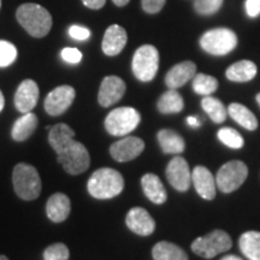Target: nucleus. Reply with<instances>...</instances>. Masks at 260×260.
<instances>
[{
  "mask_svg": "<svg viewBox=\"0 0 260 260\" xmlns=\"http://www.w3.org/2000/svg\"><path fill=\"white\" fill-rule=\"evenodd\" d=\"M124 178L115 169L102 168L93 172L87 183L88 193L100 200L112 199L122 193Z\"/></svg>",
  "mask_w": 260,
  "mask_h": 260,
  "instance_id": "nucleus-1",
  "label": "nucleus"
},
{
  "mask_svg": "<svg viewBox=\"0 0 260 260\" xmlns=\"http://www.w3.org/2000/svg\"><path fill=\"white\" fill-rule=\"evenodd\" d=\"M18 23L28 31L32 38H44L52 28V16L46 9L39 4L21 5L16 12Z\"/></svg>",
  "mask_w": 260,
  "mask_h": 260,
  "instance_id": "nucleus-2",
  "label": "nucleus"
},
{
  "mask_svg": "<svg viewBox=\"0 0 260 260\" xmlns=\"http://www.w3.org/2000/svg\"><path fill=\"white\" fill-rule=\"evenodd\" d=\"M14 189L22 200H34L41 193V178L32 165L19 162L12 174Z\"/></svg>",
  "mask_w": 260,
  "mask_h": 260,
  "instance_id": "nucleus-3",
  "label": "nucleus"
},
{
  "mask_svg": "<svg viewBox=\"0 0 260 260\" xmlns=\"http://www.w3.org/2000/svg\"><path fill=\"white\" fill-rule=\"evenodd\" d=\"M233 247V240L223 230H213L205 236L198 237L191 243V251L205 259H212L216 255L229 251Z\"/></svg>",
  "mask_w": 260,
  "mask_h": 260,
  "instance_id": "nucleus-4",
  "label": "nucleus"
},
{
  "mask_svg": "<svg viewBox=\"0 0 260 260\" xmlns=\"http://www.w3.org/2000/svg\"><path fill=\"white\" fill-rule=\"evenodd\" d=\"M237 45V37L228 28H216L207 30L200 39V46L212 56H225Z\"/></svg>",
  "mask_w": 260,
  "mask_h": 260,
  "instance_id": "nucleus-5",
  "label": "nucleus"
},
{
  "mask_svg": "<svg viewBox=\"0 0 260 260\" xmlns=\"http://www.w3.org/2000/svg\"><path fill=\"white\" fill-rule=\"evenodd\" d=\"M141 116L134 107H118L112 110L105 118V128L110 135L125 136L136 129Z\"/></svg>",
  "mask_w": 260,
  "mask_h": 260,
  "instance_id": "nucleus-6",
  "label": "nucleus"
},
{
  "mask_svg": "<svg viewBox=\"0 0 260 260\" xmlns=\"http://www.w3.org/2000/svg\"><path fill=\"white\" fill-rule=\"evenodd\" d=\"M57 160L70 175H80L89 168L90 157L86 146L79 141L70 142L57 153Z\"/></svg>",
  "mask_w": 260,
  "mask_h": 260,
  "instance_id": "nucleus-7",
  "label": "nucleus"
},
{
  "mask_svg": "<svg viewBox=\"0 0 260 260\" xmlns=\"http://www.w3.org/2000/svg\"><path fill=\"white\" fill-rule=\"evenodd\" d=\"M133 73L142 82H149L155 77L159 69V52L152 45L139 47L133 57Z\"/></svg>",
  "mask_w": 260,
  "mask_h": 260,
  "instance_id": "nucleus-8",
  "label": "nucleus"
},
{
  "mask_svg": "<svg viewBox=\"0 0 260 260\" xmlns=\"http://www.w3.org/2000/svg\"><path fill=\"white\" fill-rule=\"evenodd\" d=\"M248 176V168L243 161L232 160L224 164L216 175L217 188L223 193L239 189Z\"/></svg>",
  "mask_w": 260,
  "mask_h": 260,
  "instance_id": "nucleus-9",
  "label": "nucleus"
},
{
  "mask_svg": "<svg viewBox=\"0 0 260 260\" xmlns=\"http://www.w3.org/2000/svg\"><path fill=\"white\" fill-rule=\"evenodd\" d=\"M76 92L71 86H60L51 90L45 99V110L50 116H60L74 103Z\"/></svg>",
  "mask_w": 260,
  "mask_h": 260,
  "instance_id": "nucleus-10",
  "label": "nucleus"
},
{
  "mask_svg": "<svg viewBox=\"0 0 260 260\" xmlns=\"http://www.w3.org/2000/svg\"><path fill=\"white\" fill-rule=\"evenodd\" d=\"M145 142L138 136H126L110 147V154L116 161L125 162L138 158L144 152Z\"/></svg>",
  "mask_w": 260,
  "mask_h": 260,
  "instance_id": "nucleus-11",
  "label": "nucleus"
},
{
  "mask_svg": "<svg viewBox=\"0 0 260 260\" xmlns=\"http://www.w3.org/2000/svg\"><path fill=\"white\" fill-rule=\"evenodd\" d=\"M167 178L169 183L178 191L189 189L191 172L186 159L183 157L172 158L167 167Z\"/></svg>",
  "mask_w": 260,
  "mask_h": 260,
  "instance_id": "nucleus-12",
  "label": "nucleus"
},
{
  "mask_svg": "<svg viewBox=\"0 0 260 260\" xmlns=\"http://www.w3.org/2000/svg\"><path fill=\"white\" fill-rule=\"evenodd\" d=\"M126 86L121 77L118 76H106L100 84L98 102L103 107L112 106L118 103L124 95Z\"/></svg>",
  "mask_w": 260,
  "mask_h": 260,
  "instance_id": "nucleus-13",
  "label": "nucleus"
},
{
  "mask_svg": "<svg viewBox=\"0 0 260 260\" xmlns=\"http://www.w3.org/2000/svg\"><path fill=\"white\" fill-rule=\"evenodd\" d=\"M125 224L133 233L140 236H148L155 230L154 219L152 218L148 211L142 207H134L130 210L126 214Z\"/></svg>",
  "mask_w": 260,
  "mask_h": 260,
  "instance_id": "nucleus-14",
  "label": "nucleus"
},
{
  "mask_svg": "<svg viewBox=\"0 0 260 260\" xmlns=\"http://www.w3.org/2000/svg\"><path fill=\"white\" fill-rule=\"evenodd\" d=\"M39 100V87L35 81L24 80L18 86L15 94V106L19 112L28 113L37 106Z\"/></svg>",
  "mask_w": 260,
  "mask_h": 260,
  "instance_id": "nucleus-15",
  "label": "nucleus"
},
{
  "mask_svg": "<svg viewBox=\"0 0 260 260\" xmlns=\"http://www.w3.org/2000/svg\"><path fill=\"white\" fill-rule=\"evenodd\" d=\"M195 190L205 200H213L216 198V177L211 174V171L205 167H195L191 174Z\"/></svg>",
  "mask_w": 260,
  "mask_h": 260,
  "instance_id": "nucleus-16",
  "label": "nucleus"
},
{
  "mask_svg": "<svg viewBox=\"0 0 260 260\" xmlns=\"http://www.w3.org/2000/svg\"><path fill=\"white\" fill-rule=\"evenodd\" d=\"M128 41V35L124 28L118 24H112L106 29L103 39V52L109 57H115L119 54L125 47Z\"/></svg>",
  "mask_w": 260,
  "mask_h": 260,
  "instance_id": "nucleus-17",
  "label": "nucleus"
},
{
  "mask_svg": "<svg viewBox=\"0 0 260 260\" xmlns=\"http://www.w3.org/2000/svg\"><path fill=\"white\" fill-rule=\"evenodd\" d=\"M195 74H197V65L193 61H182L168 71L165 76V83L170 89H177L193 79Z\"/></svg>",
  "mask_w": 260,
  "mask_h": 260,
  "instance_id": "nucleus-18",
  "label": "nucleus"
},
{
  "mask_svg": "<svg viewBox=\"0 0 260 260\" xmlns=\"http://www.w3.org/2000/svg\"><path fill=\"white\" fill-rule=\"evenodd\" d=\"M71 203L68 195L56 193L51 195L46 204V213L50 220L54 223H61L69 217Z\"/></svg>",
  "mask_w": 260,
  "mask_h": 260,
  "instance_id": "nucleus-19",
  "label": "nucleus"
},
{
  "mask_svg": "<svg viewBox=\"0 0 260 260\" xmlns=\"http://www.w3.org/2000/svg\"><path fill=\"white\" fill-rule=\"evenodd\" d=\"M142 190L153 204L161 205L167 201V189L155 174H146L141 178Z\"/></svg>",
  "mask_w": 260,
  "mask_h": 260,
  "instance_id": "nucleus-20",
  "label": "nucleus"
},
{
  "mask_svg": "<svg viewBox=\"0 0 260 260\" xmlns=\"http://www.w3.org/2000/svg\"><path fill=\"white\" fill-rule=\"evenodd\" d=\"M161 151L167 154H181L186 149L183 138L171 129H161L157 135Z\"/></svg>",
  "mask_w": 260,
  "mask_h": 260,
  "instance_id": "nucleus-21",
  "label": "nucleus"
},
{
  "mask_svg": "<svg viewBox=\"0 0 260 260\" xmlns=\"http://www.w3.org/2000/svg\"><path fill=\"white\" fill-rule=\"evenodd\" d=\"M38 126V117L34 113L28 112L19 117L15 122L11 130V136L15 141L22 142L30 138L34 134L35 129Z\"/></svg>",
  "mask_w": 260,
  "mask_h": 260,
  "instance_id": "nucleus-22",
  "label": "nucleus"
},
{
  "mask_svg": "<svg viewBox=\"0 0 260 260\" xmlns=\"http://www.w3.org/2000/svg\"><path fill=\"white\" fill-rule=\"evenodd\" d=\"M256 65L251 60H240L230 65L226 69L228 80L233 82H248L253 80L256 75Z\"/></svg>",
  "mask_w": 260,
  "mask_h": 260,
  "instance_id": "nucleus-23",
  "label": "nucleus"
},
{
  "mask_svg": "<svg viewBox=\"0 0 260 260\" xmlns=\"http://www.w3.org/2000/svg\"><path fill=\"white\" fill-rule=\"evenodd\" d=\"M74 138L75 132L64 123L51 126L50 133H48V142H50L51 147L56 151V153L67 147L73 141Z\"/></svg>",
  "mask_w": 260,
  "mask_h": 260,
  "instance_id": "nucleus-24",
  "label": "nucleus"
},
{
  "mask_svg": "<svg viewBox=\"0 0 260 260\" xmlns=\"http://www.w3.org/2000/svg\"><path fill=\"white\" fill-rule=\"evenodd\" d=\"M228 115L247 130H255L258 128V119L251 110L247 109L245 105L241 104L233 103L228 107Z\"/></svg>",
  "mask_w": 260,
  "mask_h": 260,
  "instance_id": "nucleus-25",
  "label": "nucleus"
},
{
  "mask_svg": "<svg viewBox=\"0 0 260 260\" xmlns=\"http://www.w3.org/2000/svg\"><path fill=\"white\" fill-rule=\"evenodd\" d=\"M154 260H188L187 253L175 243L160 241L152 249Z\"/></svg>",
  "mask_w": 260,
  "mask_h": 260,
  "instance_id": "nucleus-26",
  "label": "nucleus"
},
{
  "mask_svg": "<svg viewBox=\"0 0 260 260\" xmlns=\"http://www.w3.org/2000/svg\"><path fill=\"white\" fill-rule=\"evenodd\" d=\"M157 107L159 112L164 115H171V113H178L183 110L184 102L181 94L176 89H169L159 98Z\"/></svg>",
  "mask_w": 260,
  "mask_h": 260,
  "instance_id": "nucleus-27",
  "label": "nucleus"
},
{
  "mask_svg": "<svg viewBox=\"0 0 260 260\" xmlns=\"http://www.w3.org/2000/svg\"><path fill=\"white\" fill-rule=\"evenodd\" d=\"M240 249L249 260H260V233L246 232L239 240Z\"/></svg>",
  "mask_w": 260,
  "mask_h": 260,
  "instance_id": "nucleus-28",
  "label": "nucleus"
},
{
  "mask_svg": "<svg viewBox=\"0 0 260 260\" xmlns=\"http://www.w3.org/2000/svg\"><path fill=\"white\" fill-rule=\"evenodd\" d=\"M201 106H203L204 111L209 115L212 122L216 123V124H220L226 119L228 109H225L224 104L217 98L211 95L205 96L201 100Z\"/></svg>",
  "mask_w": 260,
  "mask_h": 260,
  "instance_id": "nucleus-29",
  "label": "nucleus"
},
{
  "mask_svg": "<svg viewBox=\"0 0 260 260\" xmlns=\"http://www.w3.org/2000/svg\"><path fill=\"white\" fill-rule=\"evenodd\" d=\"M218 88V81L216 77L206 74H195L193 77V89L197 94L209 96Z\"/></svg>",
  "mask_w": 260,
  "mask_h": 260,
  "instance_id": "nucleus-30",
  "label": "nucleus"
},
{
  "mask_svg": "<svg viewBox=\"0 0 260 260\" xmlns=\"http://www.w3.org/2000/svg\"><path fill=\"white\" fill-rule=\"evenodd\" d=\"M217 136H218V140L223 145L233 149L241 148L245 144L241 134L237 130L230 128V126H224V128L219 129Z\"/></svg>",
  "mask_w": 260,
  "mask_h": 260,
  "instance_id": "nucleus-31",
  "label": "nucleus"
},
{
  "mask_svg": "<svg viewBox=\"0 0 260 260\" xmlns=\"http://www.w3.org/2000/svg\"><path fill=\"white\" fill-rule=\"evenodd\" d=\"M69 248L64 243H53L44 252L45 260H69Z\"/></svg>",
  "mask_w": 260,
  "mask_h": 260,
  "instance_id": "nucleus-32",
  "label": "nucleus"
},
{
  "mask_svg": "<svg viewBox=\"0 0 260 260\" xmlns=\"http://www.w3.org/2000/svg\"><path fill=\"white\" fill-rule=\"evenodd\" d=\"M17 58V50L11 42L0 40V68L11 65Z\"/></svg>",
  "mask_w": 260,
  "mask_h": 260,
  "instance_id": "nucleus-33",
  "label": "nucleus"
},
{
  "mask_svg": "<svg viewBox=\"0 0 260 260\" xmlns=\"http://www.w3.org/2000/svg\"><path fill=\"white\" fill-rule=\"evenodd\" d=\"M223 0H195L194 8L200 15H213L222 8Z\"/></svg>",
  "mask_w": 260,
  "mask_h": 260,
  "instance_id": "nucleus-34",
  "label": "nucleus"
},
{
  "mask_svg": "<svg viewBox=\"0 0 260 260\" xmlns=\"http://www.w3.org/2000/svg\"><path fill=\"white\" fill-rule=\"evenodd\" d=\"M61 58L65 61H68V63H71V64H77L80 63L81 59H82V53L77 50V48H74V47H67V48H63V51H61Z\"/></svg>",
  "mask_w": 260,
  "mask_h": 260,
  "instance_id": "nucleus-35",
  "label": "nucleus"
},
{
  "mask_svg": "<svg viewBox=\"0 0 260 260\" xmlns=\"http://www.w3.org/2000/svg\"><path fill=\"white\" fill-rule=\"evenodd\" d=\"M167 0H141L142 9L147 14H158L164 8Z\"/></svg>",
  "mask_w": 260,
  "mask_h": 260,
  "instance_id": "nucleus-36",
  "label": "nucleus"
},
{
  "mask_svg": "<svg viewBox=\"0 0 260 260\" xmlns=\"http://www.w3.org/2000/svg\"><path fill=\"white\" fill-rule=\"evenodd\" d=\"M69 35L75 40H87L90 37L89 29L80 27V25H71L69 28Z\"/></svg>",
  "mask_w": 260,
  "mask_h": 260,
  "instance_id": "nucleus-37",
  "label": "nucleus"
},
{
  "mask_svg": "<svg viewBox=\"0 0 260 260\" xmlns=\"http://www.w3.org/2000/svg\"><path fill=\"white\" fill-rule=\"evenodd\" d=\"M246 12L249 17L255 18L260 15V0H246Z\"/></svg>",
  "mask_w": 260,
  "mask_h": 260,
  "instance_id": "nucleus-38",
  "label": "nucleus"
},
{
  "mask_svg": "<svg viewBox=\"0 0 260 260\" xmlns=\"http://www.w3.org/2000/svg\"><path fill=\"white\" fill-rule=\"evenodd\" d=\"M83 5L92 10H99L105 5L106 0H82Z\"/></svg>",
  "mask_w": 260,
  "mask_h": 260,
  "instance_id": "nucleus-39",
  "label": "nucleus"
},
{
  "mask_svg": "<svg viewBox=\"0 0 260 260\" xmlns=\"http://www.w3.org/2000/svg\"><path fill=\"white\" fill-rule=\"evenodd\" d=\"M187 124L191 126V128H199V126L201 125V122L198 117L189 116V117H187Z\"/></svg>",
  "mask_w": 260,
  "mask_h": 260,
  "instance_id": "nucleus-40",
  "label": "nucleus"
},
{
  "mask_svg": "<svg viewBox=\"0 0 260 260\" xmlns=\"http://www.w3.org/2000/svg\"><path fill=\"white\" fill-rule=\"evenodd\" d=\"M113 4L117 5V6H125L130 0H112Z\"/></svg>",
  "mask_w": 260,
  "mask_h": 260,
  "instance_id": "nucleus-41",
  "label": "nucleus"
},
{
  "mask_svg": "<svg viewBox=\"0 0 260 260\" xmlns=\"http://www.w3.org/2000/svg\"><path fill=\"white\" fill-rule=\"evenodd\" d=\"M220 260H243V259H241V258H240V256H237V255L232 254V255H225V256H223V258L220 259Z\"/></svg>",
  "mask_w": 260,
  "mask_h": 260,
  "instance_id": "nucleus-42",
  "label": "nucleus"
},
{
  "mask_svg": "<svg viewBox=\"0 0 260 260\" xmlns=\"http://www.w3.org/2000/svg\"><path fill=\"white\" fill-rule=\"evenodd\" d=\"M4 105H5V99H4V95H3L2 90H0V112H2L3 109H4Z\"/></svg>",
  "mask_w": 260,
  "mask_h": 260,
  "instance_id": "nucleus-43",
  "label": "nucleus"
},
{
  "mask_svg": "<svg viewBox=\"0 0 260 260\" xmlns=\"http://www.w3.org/2000/svg\"><path fill=\"white\" fill-rule=\"evenodd\" d=\"M256 103H258V105L260 106V93L256 95Z\"/></svg>",
  "mask_w": 260,
  "mask_h": 260,
  "instance_id": "nucleus-44",
  "label": "nucleus"
},
{
  "mask_svg": "<svg viewBox=\"0 0 260 260\" xmlns=\"http://www.w3.org/2000/svg\"><path fill=\"white\" fill-rule=\"evenodd\" d=\"M0 260H9V258L5 255H0Z\"/></svg>",
  "mask_w": 260,
  "mask_h": 260,
  "instance_id": "nucleus-45",
  "label": "nucleus"
},
{
  "mask_svg": "<svg viewBox=\"0 0 260 260\" xmlns=\"http://www.w3.org/2000/svg\"><path fill=\"white\" fill-rule=\"evenodd\" d=\"M0 6H2V0H0Z\"/></svg>",
  "mask_w": 260,
  "mask_h": 260,
  "instance_id": "nucleus-46",
  "label": "nucleus"
}]
</instances>
